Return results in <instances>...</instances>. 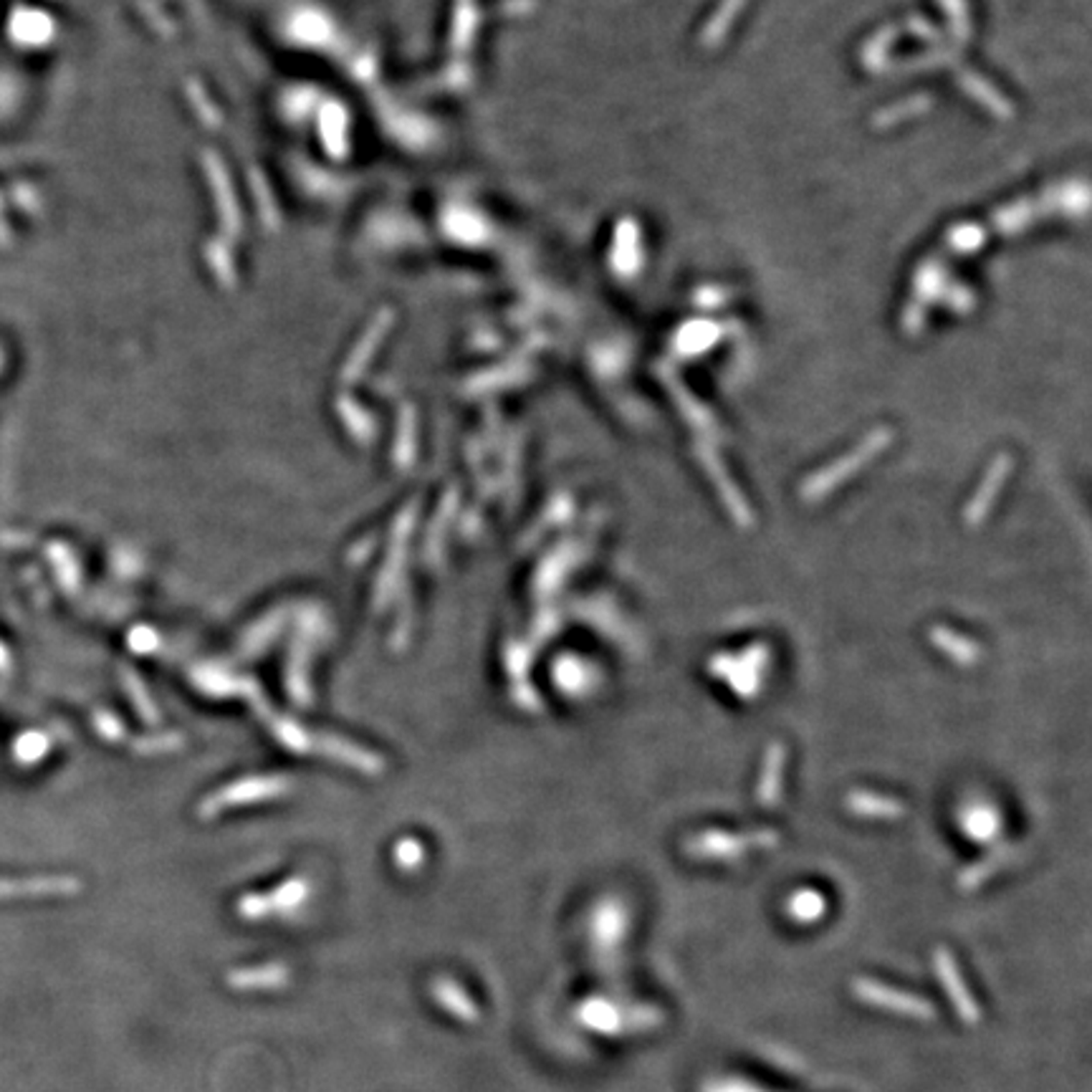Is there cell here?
Wrapping results in <instances>:
<instances>
[{"instance_id": "6da1fadb", "label": "cell", "mask_w": 1092, "mask_h": 1092, "mask_svg": "<svg viewBox=\"0 0 1092 1092\" xmlns=\"http://www.w3.org/2000/svg\"><path fill=\"white\" fill-rule=\"evenodd\" d=\"M860 989H862V992H857V997L865 998V1001H870V1004L890 1006V1009L900 1011V1014H908V1017L928 1019L930 1014H933V1009H928V1004H925L923 998L905 997V994L890 992V989H883V987H878V984H862Z\"/></svg>"}]
</instances>
